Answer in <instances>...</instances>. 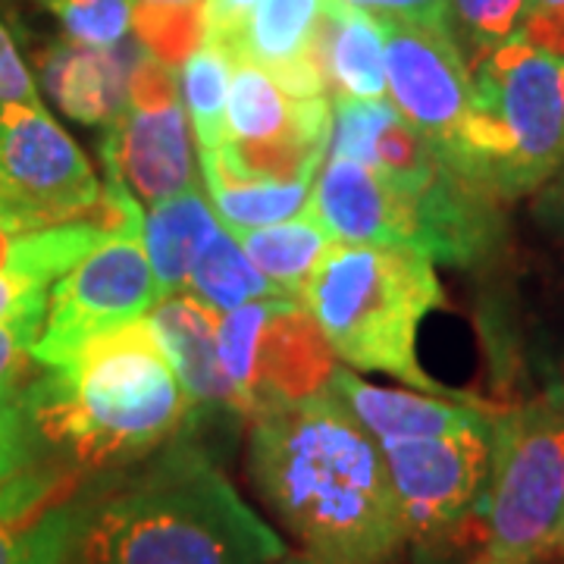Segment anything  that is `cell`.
Wrapping results in <instances>:
<instances>
[{"label": "cell", "instance_id": "4", "mask_svg": "<svg viewBox=\"0 0 564 564\" xmlns=\"http://www.w3.org/2000/svg\"><path fill=\"white\" fill-rule=\"evenodd\" d=\"M333 358L389 373L411 389L443 392L417 361V333L443 285L433 261L404 245H333L302 292Z\"/></svg>", "mask_w": 564, "mask_h": 564}, {"label": "cell", "instance_id": "37", "mask_svg": "<svg viewBox=\"0 0 564 564\" xmlns=\"http://www.w3.org/2000/svg\"><path fill=\"white\" fill-rule=\"evenodd\" d=\"M276 564H323V562H314V558H307V555H304V558H280Z\"/></svg>", "mask_w": 564, "mask_h": 564}, {"label": "cell", "instance_id": "40", "mask_svg": "<svg viewBox=\"0 0 564 564\" xmlns=\"http://www.w3.org/2000/svg\"><path fill=\"white\" fill-rule=\"evenodd\" d=\"M562 76H564V57H562Z\"/></svg>", "mask_w": 564, "mask_h": 564}, {"label": "cell", "instance_id": "7", "mask_svg": "<svg viewBox=\"0 0 564 564\" xmlns=\"http://www.w3.org/2000/svg\"><path fill=\"white\" fill-rule=\"evenodd\" d=\"M333 101L292 98L267 69L232 63L223 141L198 151L223 180H314L329 148Z\"/></svg>", "mask_w": 564, "mask_h": 564}, {"label": "cell", "instance_id": "29", "mask_svg": "<svg viewBox=\"0 0 564 564\" xmlns=\"http://www.w3.org/2000/svg\"><path fill=\"white\" fill-rule=\"evenodd\" d=\"M348 3L373 13L377 20L414 22V25L448 32V0H348Z\"/></svg>", "mask_w": 564, "mask_h": 564}, {"label": "cell", "instance_id": "30", "mask_svg": "<svg viewBox=\"0 0 564 564\" xmlns=\"http://www.w3.org/2000/svg\"><path fill=\"white\" fill-rule=\"evenodd\" d=\"M0 104H41L39 85L0 22Z\"/></svg>", "mask_w": 564, "mask_h": 564}, {"label": "cell", "instance_id": "26", "mask_svg": "<svg viewBox=\"0 0 564 564\" xmlns=\"http://www.w3.org/2000/svg\"><path fill=\"white\" fill-rule=\"evenodd\" d=\"M79 502H63L29 524L0 521V564H66Z\"/></svg>", "mask_w": 564, "mask_h": 564}, {"label": "cell", "instance_id": "33", "mask_svg": "<svg viewBox=\"0 0 564 564\" xmlns=\"http://www.w3.org/2000/svg\"><path fill=\"white\" fill-rule=\"evenodd\" d=\"M261 0H204L202 3V41L223 44L239 22L258 7Z\"/></svg>", "mask_w": 564, "mask_h": 564}, {"label": "cell", "instance_id": "22", "mask_svg": "<svg viewBox=\"0 0 564 564\" xmlns=\"http://www.w3.org/2000/svg\"><path fill=\"white\" fill-rule=\"evenodd\" d=\"M242 245V251L251 263L261 270L267 280L280 289L282 295L299 299L314 270L321 267L323 258L333 251L336 239L323 229L311 214H302L295 220L273 223L261 229H248L242 236H232Z\"/></svg>", "mask_w": 564, "mask_h": 564}, {"label": "cell", "instance_id": "13", "mask_svg": "<svg viewBox=\"0 0 564 564\" xmlns=\"http://www.w3.org/2000/svg\"><path fill=\"white\" fill-rule=\"evenodd\" d=\"M383 22L386 91L392 107L430 141L445 163L462 148L474 110V79L452 32L414 22Z\"/></svg>", "mask_w": 564, "mask_h": 564}, {"label": "cell", "instance_id": "18", "mask_svg": "<svg viewBox=\"0 0 564 564\" xmlns=\"http://www.w3.org/2000/svg\"><path fill=\"white\" fill-rule=\"evenodd\" d=\"M323 389L345 404V411L361 423L377 440V445L445 436V433H458L464 426H474L489 417L470 402H448L436 395L364 383L361 377H355L343 367H333Z\"/></svg>", "mask_w": 564, "mask_h": 564}, {"label": "cell", "instance_id": "27", "mask_svg": "<svg viewBox=\"0 0 564 564\" xmlns=\"http://www.w3.org/2000/svg\"><path fill=\"white\" fill-rule=\"evenodd\" d=\"M66 39L88 47H113L132 35L139 0H41Z\"/></svg>", "mask_w": 564, "mask_h": 564}, {"label": "cell", "instance_id": "8", "mask_svg": "<svg viewBox=\"0 0 564 564\" xmlns=\"http://www.w3.org/2000/svg\"><path fill=\"white\" fill-rule=\"evenodd\" d=\"M217 351L248 421L270 404L321 392L336 367L299 299H258L220 314Z\"/></svg>", "mask_w": 564, "mask_h": 564}, {"label": "cell", "instance_id": "11", "mask_svg": "<svg viewBox=\"0 0 564 564\" xmlns=\"http://www.w3.org/2000/svg\"><path fill=\"white\" fill-rule=\"evenodd\" d=\"M404 540L440 543L480 514L492 467V414L458 433L380 445Z\"/></svg>", "mask_w": 564, "mask_h": 564}, {"label": "cell", "instance_id": "15", "mask_svg": "<svg viewBox=\"0 0 564 564\" xmlns=\"http://www.w3.org/2000/svg\"><path fill=\"white\" fill-rule=\"evenodd\" d=\"M161 339L166 358L180 377L182 392L188 399V426L207 423H239L248 421L242 404L236 399V389L229 383L217 351V321L220 314L210 311L188 292H176L170 299H161L154 311L148 314Z\"/></svg>", "mask_w": 564, "mask_h": 564}, {"label": "cell", "instance_id": "1", "mask_svg": "<svg viewBox=\"0 0 564 564\" xmlns=\"http://www.w3.org/2000/svg\"><path fill=\"white\" fill-rule=\"evenodd\" d=\"M248 470L307 558L386 564L402 549L383 448L326 389L251 417Z\"/></svg>", "mask_w": 564, "mask_h": 564}, {"label": "cell", "instance_id": "41", "mask_svg": "<svg viewBox=\"0 0 564 564\" xmlns=\"http://www.w3.org/2000/svg\"><path fill=\"white\" fill-rule=\"evenodd\" d=\"M562 389H564V386H562Z\"/></svg>", "mask_w": 564, "mask_h": 564}, {"label": "cell", "instance_id": "2", "mask_svg": "<svg viewBox=\"0 0 564 564\" xmlns=\"http://www.w3.org/2000/svg\"><path fill=\"white\" fill-rule=\"evenodd\" d=\"M22 402L51 505H63L85 477L135 467L188 426V399L148 317L44 367Z\"/></svg>", "mask_w": 564, "mask_h": 564}, {"label": "cell", "instance_id": "35", "mask_svg": "<svg viewBox=\"0 0 564 564\" xmlns=\"http://www.w3.org/2000/svg\"><path fill=\"white\" fill-rule=\"evenodd\" d=\"M141 3H154V7H198L204 0H141Z\"/></svg>", "mask_w": 564, "mask_h": 564}, {"label": "cell", "instance_id": "9", "mask_svg": "<svg viewBox=\"0 0 564 564\" xmlns=\"http://www.w3.org/2000/svg\"><path fill=\"white\" fill-rule=\"evenodd\" d=\"M158 302L161 292L141 245V226H120L51 285L32 364H66L91 339L148 317Z\"/></svg>", "mask_w": 564, "mask_h": 564}, {"label": "cell", "instance_id": "12", "mask_svg": "<svg viewBox=\"0 0 564 564\" xmlns=\"http://www.w3.org/2000/svg\"><path fill=\"white\" fill-rule=\"evenodd\" d=\"M88 158L41 104H0V202L29 229L101 210Z\"/></svg>", "mask_w": 564, "mask_h": 564}, {"label": "cell", "instance_id": "34", "mask_svg": "<svg viewBox=\"0 0 564 564\" xmlns=\"http://www.w3.org/2000/svg\"><path fill=\"white\" fill-rule=\"evenodd\" d=\"M533 217L543 223L545 229L564 236V163L562 170L552 176L549 182H543L536 188V202H533Z\"/></svg>", "mask_w": 564, "mask_h": 564}, {"label": "cell", "instance_id": "19", "mask_svg": "<svg viewBox=\"0 0 564 564\" xmlns=\"http://www.w3.org/2000/svg\"><path fill=\"white\" fill-rule=\"evenodd\" d=\"M314 61L336 98H386L383 22L361 7L326 0Z\"/></svg>", "mask_w": 564, "mask_h": 564}, {"label": "cell", "instance_id": "24", "mask_svg": "<svg viewBox=\"0 0 564 564\" xmlns=\"http://www.w3.org/2000/svg\"><path fill=\"white\" fill-rule=\"evenodd\" d=\"M232 54L202 41L180 69V98L185 113L192 117V129L198 139V151H217L223 141L226 101H229V79H232Z\"/></svg>", "mask_w": 564, "mask_h": 564}, {"label": "cell", "instance_id": "39", "mask_svg": "<svg viewBox=\"0 0 564 564\" xmlns=\"http://www.w3.org/2000/svg\"><path fill=\"white\" fill-rule=\"evenodd\" d=\"M558 545H562V549H564V533H562V540H558Z\"/></svg>", "mask_w": 564, "mask_h": 564}, {"label": "cell", "instance_id": "17", "mask_svg": "<svg viewBox=\"0 0 564 564\" xmlns=\"http://www.w3.org/2000/svg\"><path fill=\"white\" fill-rule=\"evenodd\" d=\"M144 54V44L129 39L113 47L61 41L44 54L41 79L66 117L82 126H110L129 104L132 76Z\"/></svg>", "mask_w": 564, "mask_h": 564}, {"label": "cell", "instance_id": "38", "mask_svg": "<svg viewBox=\"0 0 564 564\" xmlns=\"http://www.w3.org/2000/svg\"><path fill=\"white\" fill-rule=\"evenodd\" d=\"M3 214H17V210H13V207H10V204H3V202H0V217H3ZM17 217H20V214H17ZM20 220H22V217H20ZM22 223H25V220H22ZM25 226H29V223H25Z\"/></svg>", "mask_w": 564, "mask_h": 564}, {"label": "cell", "instance_id": "3", "mask_svg": "<svg viewBox=\"0 0 564 564\" xmlns=\"http://www.w3.org/2000/svg\"><path fill=\"white\" fill-rule=\"evenodd\" d=\"M285 543L192 433L79 502L66 564H276Z\"/></svg>", "mask_w": 564, "mask_h": 564}, {"label": "cell", "instance_id": "31", "mask_svg": "<svg viewBox=\"0 0 564 564\" xmlns=\"http://www.w3.org/2000/svg\"><path fill=\"white\" fill-rule=\"evenodd\" d=\"M521 35L552 57H564V0H530Z\"/></svg>", "mask_w": 564, "mask_h": 564}, {"label": "cell", "instance_id": "14", "mask_svg": "<svg viewBox=\"0 0 564 564\" xmlns=\"http://www.w3.org/2000/svg\"><path fill=\"white\" fill-rule=\"evenodd\" d=\"M430 166L417 173H386L370 163L323 158L307 214L339 245L414 248V182Z\"/></svg>", "mask_w": 564, "mask_h": 564}, {"label": "cell", "instance_id": "16", "mask_svg": "<svg viewBox=\"0 0 564 564\" xmlns=\"http://www.w3.org/2000/svg\"><path fill=\"white\" fill-rule=\"evenodd\" d=\"M323 10L326 0H261L220 47L267 69L292 98H321L329 95L314 61Z\"/></svg>", "mask_w": 564, "mask_h": 564}, {"label": "cell", "instance_id": "10", "mask_svg": "<svg viewBox=\"0 0 564 564\" xmlns=\"http://www.w3.org/2000/svg\"><path fill=\"white\" fill-rule=\"evenodd\" d=\"M188 113L180 98V76L170 63L144 54L135 66L129 104L107 126L101 161L107 180L120 182L148 204L176 198L195 185Z\"/></svg>", "mask_w": 564, "mask_h": 564}, {"label": "cell", "instance_id": "32", "mask_svg": "<svg viewBox=\"0 0 564 564\" xmlns=\"http://www.w3.org/2000/svg\"><path fill=\"white\" fill-rule=\"evenodd\" d=\"M47 295H51V285L32 280L29 273H22L13 263L0 258V321L20 314L32 304H44Z\"/></svg>", "mask_w": 564, "mask_h": 564}, {"label": "cell", "instance_id": "28", "mask_svg": "<svg viewBox=\"0 0 564 564\" xmlns=\"http://www.w3.org/2000/svg\"><path fill=\"white\" fill-rule=\"evenodd\" d=\"M44 314H47V302L32 304L20 314L0 321V395L20 386L25 364L32 361V345L44 326Z\"/></svg>", "mask_w": 564, "mask_h": 564}, {"label": "cell", "instance_id": "36", "mask_svg": "<svg viewBox=\"0 0 564 564\" xmlns=\"http://www.w3.org/2000/svg\"><path fill=\"white\" fill-rule=\"evenodd\" d=\"M470 564H508V562H502V558H496V555H489V552H486V555H480L477 562H470Z\"/></svg>", "mask_w": 564, "mask_h": 564}, {"label": "cell", "instance_id": "25", "mask_svg": "<svg viewBox=\"0 0 564 564\" xmlns=\"http://www.w3.org/2000/svg\"><path fill=\"white\" fill-rule=\"evenodd\" d=\"M527 3L530 0H448V32L470 69L521 32Z\"/></svg>", "mask_w": 564, "mask_h": 564}, {"label": "cell", "instance_id": "21", "mask_svg": "<svg viewBox=\"0 0 564 564\" xmlns=\"http://www.w3.org/2000/svg\"><path fill=\"white\" fill-rule=\"evenodd\" d=\"M204 188L210 210L229 236H242L248 229H261L273 223L295 220L307 214L314 180H223L214 163L202 161Z\"/></svg>", "mask_w": 564, "mask_h": 564}, {"label": "cell", "instance_id": "5", "mask_svg": "<svg viewBox=\"0 0 564 564\" xmlns=\"http://www.w3.org/2000/svg\"><path fill=\"white\" fill-rule=\"evenodd\" d=\"M470 79L474 110L452 166L502 202L536 192L564 163L562 61L518 32Z\"/></svg>", "mask_w": 564, "mask_h": 564}, {"label": "cell", "instance_id": "23", "mask_svg": "<svg viewBox=\"0 0 564 564\" xmlns=\"http://www.w3.org/2000/svg\"><path fill=\"white\" fill-rule=\"evenodd\" d=\"M185 292L195 295L198 302H204L217 314H229V311L248 302H258V299H289L251 263L242 245L236 242L223 226L192 267Z\"/></svg>", "mask_w": 564, "mask_h": 564}, {"label": "cell", "instance_id": "20", "mask_svg": "<svg viewBox=\"0 0 564 564\" xmlns=\"http://www.w3.org/2000/svg\"><path fill=\"white\" fill-rule=\"evenodd\" d=\"M220 232L210 204L192 185L176 198L151 204L141 217V245L161 299L185 292V282L202 251Z\"/></svg>", "mask_w": 564, "mask_h": 564}, {"label": "cell", "instance_id": "6", "mask_svg": "<svg viewBox=\"0 0 564 564\" xmlns=\"http://www.w3.org/2000/svg\"><path fill=\"white\" fill-rule=\"evenodd\" d=\"M480 514L486 552L530 564L564 533V389L492 417V467Z\"/></svg>", "mask_w": 564, "mask_h": 564}]
</instances>
